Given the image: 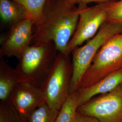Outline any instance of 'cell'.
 I'll list each match as a JSON object with an SVG mask.
<instances>
[{"mask_svg": "<svg viewBox=\"0 0 122 122\" xmlns=\"http://www.w3.org/2000/svg\"><path fill=\"white\" fill-rule=\"evenodd\" d=\"M0 122H22L8 101L1 103Z\"/></svg>", "mask_w": 122, "mask_h": 122, "instance_id": "e0dca14e", "label": "cell"}, {"mask_svg": "<svg viewBox=\"0 0 122 122\" xmlns=\"http://www.w3.org/2000/svg\"><path fill=\"white\" fill-rule=\"evenodd\" d=\"M122 32V25L106 22L101 27L96 35L84 45L75 48L71 53L72 73L70 82L69 94L78 90L81 82L92 64L100 48L109 39Z\"/></svg>", "mask_w": 122, "mask_h": 122, "instance_id": "7a4b0ae2", "label": "cell"}, {"mask_svg": "<svg viewBox=\"0 0 122 122\" xmlns=\"http://www.w3.org/2000/svg\"><path fill=\"white\" fill-rule=\"evenodd\" d=\"M79 107L76 92L69 94L59 109L55 122H73Z\"/></svg>", "mask_w": 122, "mask_h": 122, "instance_id": "4fadbf2b", "label": "cell"}, {"mask_svg": "<svg viewBox=\"0 0 122 122\" xmlns=\"http://www.w3.org/2000/svg\"><path fill=\"white\" fill-rule=\"evenodd\" d=\"M58 52L52 41L31 44L18 59L15 68L29 83L41 87Z\"/></svg>", "mask_w": 122, "mask_h": 122, "instance_id": "3957f363", "label": "cell"}, {"mask_svg": "<svg viewBox=\"0 0 122 122\" xmlns=\"http://www.w3.org/2000/svg\"><path fill=\"white\" fill-rule=\"evenodd\" d=\"M79 17L76 5L66 0H48L42 19L35 25L31 44L52 41L59 52L66 54Z\"/></svg>", "mask_w": 122, "mask_h": 122, "instance_id": "6da1fadb", "label": "cell"}, {"mask_svg": "<svg viewBox=\"0 0 122 122\" xmlns=\"http://www.w3.org/2000/svg\"><path fill=\"white\" fill-rule=\"evenodd\" d=\"M122 84V69L109 75L89 87L79 89L76 92L79 107L99 94L111 92Z\"/></svg>", "mask_w": 122, "mask_h": 122, "instance_id": "30bf717a", "label": "cell"}, {"mask_svg": "<svg viewBox=\"0 0 122 122\" xmlns=\"http://www.w3.org/2000/svg\"><path fill=\"white\" fill-rule=\"evenodd\" d=\"M34 26L30 18L10 26L7 35L0 41V57H15L19 59L31 44Z\"/></svg>", "mask_w": 122, "mask_h": 122, "instance_id": "ba28073f", "label": "cell"}, {"mask_svg": "<svg viewBox=\"0 0 122 122\" xmlns=\"http://www.w3.org/2000/svg\"><path fill=\"white\" fill-rule=\"evenodd\" d=\"M0 16L2 23L10 27L30 18L26 10L15 0H0Z\"/></svg>", "mask_w": 122, "mask_h": 122, "instance_id": "7c38bea8", "label": "cell"}, {"mask_svg": "<svg viewBox=\"0 0 122 122\" xmlns=\"http://www.w3.org/2000/svg\"><path fill=\"white\" fill-rule=\"evenodd\" d=\"M26 10L29 17L35 23H39L43 17L45 5L48 0H15Z\"/></svg>", "mask_w": 122, "mask_h": 122, "instance_id": "9a60e30c", "label": "cell"}, {"mask_svg": "<svg viewBox=\"0 0 122 122\" xmlns=\"http://www.w3.org/2000/svg\"><path fill=\"white\" fill-rule=\"evenodd\" d=\"M29 83L15 68H13L0 57V100L7 101L14 89L19 84Z\"/></svg>", "mask_w": 122, "mask_h": 122, "instance_id": "8fae6325", "label": "cell"}, {"mask_svg": "<svg viewBox=\"0 0 122 122\" xmlns=\"http://www.w3.org/2000/svg\"><path fill=\"white\" fill-rule=\"evenodd\" d=\"M122 68V32L100 48L84 75L78 89L89 87Z\"/></svg>", "mask_w": 122, "mask_h": 122, "instance_id": "277c9868", "label": "cell"}, {"mask_svg": "<svg viewBox=\"0 0 122 122\" xmlns=\"http://www.w3.org/2000/svg\"><path fill=\"white\" fill-rule=\"evenodd\" d=\"M59 110L50 107L44 101L32 112L25 122H55Z\"/></svg>", "mask_w": 122, "mask_h": 122, "instance_id": "5bb4252c", "label": "cell"}, {"mask_svg": "<svg viewBox=\"0 0 122 122\" xmlns=\"http://www.w3.org/2000/svg\"><path fill=\"white\" fill-rule=\"evenodd\" d=\"M110 2L101 3L88 6L78 5L79 17L74 34L67 45L66 54H71L74 49L96 35L102 25L107 21L108 9Z\"/></svg>", "mask_w": 122, "mask_h": 122, "instance_id": "8992f818", "label": "cell"}, {"mask_svg": "<svg viewBox=\"0 0 122 122\" xmlns=\"http://www.w3.org/2000/svg\"></svg>", "mask_w": 122, "mask_h": 122, "instance_id": "ffe728a7", "label": "cell"}, {"mask_svg": "<svg viewBox=\"0 0 122 122\" xmlns=\"http://www.w3.org/2000/svg\"><path fill=\"white\" fill-rule=\"evenodd\" d=\"M77 112L96 118L100 122H122V84L79 107Z\"/></svg>", "mask_w": 122, "mask_h": 122, "instance_id": "52a82bcc", "label": "cell"}, {"mask_svg": "<svg viewBox=\"0 0 122 122\" xmlns=\"http://www.w3.org/2000/svg\"><path fill=\"white\" fill-rule=\"evenodd\" d=\"M44 101L41 87L31 83H22L14 89L7 101L22 122H25Z\"/></svg>", "mask_w": 122, "mask_h": 122, "instance_id": "9c48e42d", "label": "cell"}, {"mask_svg": "<svg viewBox=\"0 0 122 122\" xmlns=\"http://www.w3.org/2000/svg\"><path fill=\"white\" fill-rule=\"evenodd\" d=\"M73 122H100L96 118L80 114L77 112Z\"/></svg>", "mask_w": 122, "mask_h": 122, "instance_id": "d6986e66", "label": "cell"}, {"mask_svg": "<svg viewBox=\"0 0 122 122\" xmlns=\"http://www.w3.org/2000/svg\"><path fill=\"white\" fill-rule=\"evenodd\" d=\"M72 73L71 54L59 52L41 88L46 102L59 110L69 94Z\"/></svg>", "mask_w": 122, "mask_h": 122, "instance_id": "5b68a950", "label": "cell"}, {"mask_svg": "<svg viewBox=\"0 0 122 122\" xmlns=\"http://www.w3.org/2000/svg\"><path fill=\"white\" fill-rule=\"evenodd\" d=\"M107 21L122 25V0L109 3Z\"/></svg>", "mask_w": 122, "mask_h": 122, "instance_id": "2e32d148", "label": "cell"}, {"mask_svg": "<svg viewBox=\"0 0 122 122\" xmlns=\"http://www.w3.org/2000/svg\"><path fill=\"white\" fill-rule=\"evenodd\" d=\"M69 3L75 5L83 4L88 5L91 3H96L97 4L101 3L113 2L119 0H66Z\"/></svg>", "mask_w": 122, "mask_h": 122, "instance_id": "ac0fdd59", "label": "cell"}]
</instances>
